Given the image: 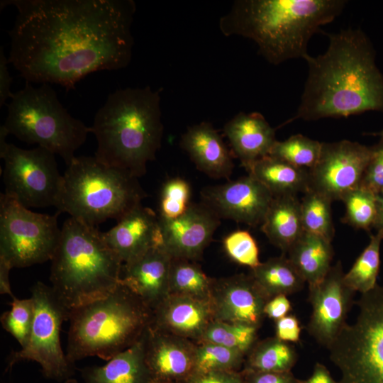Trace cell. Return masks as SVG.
Listing matches in <instances>:
<instances>
[{
  "instance_id": "6da1fadb",
  "label": "cell",
  "mask_w": 383,
  "mask_h": 383,
  "mask_svg": "<svg viewBox=\"0 0 383 383\" xmlns=\"http://www.w3.org/2000/svg\"><path fill=\"white\" fill-rule=\"evenodd\" d=\"M17 9L9 62L28 82L75 89L87 74L131 60L133 0H6Z\"/></svg>"
},
{
  "instance_id": "7a4b0ae2",
  "label": "cell",
  "mask_w": 383,
  "mask_h": 383,
  "mask_svg": "<svg viewBox=\"0 0 383 383\" xmlns=\"http://www.w3.org/2000/svg\"><path fill=\"white\" fill-rule=\"evenodd\" d=\"M326 35V52L304 59L308 76L296 113L289 121L383 112V74L370 38L361 29L351 28Z\"/></svg>"
},
{
  "instance_id": "3957f363",
  "label": "cell",
  "mask_w": 383,
  "mask_h": 383,
  "mask_svg": "<svg viewBox=\"0 0 383 383\" xmlns=\"http://www.w3.org/2000/svg\"><path fill=\"white\" fill-rule=\"evenodd\" d=\"M345 0H237L221 17L219 29L226 36L253 40L258 53L269 63L304 60L308 43L321 27L343 11Z\"/></svg>"
},
{
  "instance_id": "277c9868",
  "label": "cell",
  "mask_w": 383,
  "mask_h": 383,
  "mask_svg": "<svg viewBox=\"0 0 383 383\" xmlns=\"http://www.w3.org/2000/svg\"><path fill=\"white\" fill-rule=\"evenodd\" d=\"M163 129L159 91L149 86L117 89L108 96L90 126L97 141L94 156L138 178L155 159Z\"/></svg>"
},
{
  "instance_id": "5b68a950",
  "label": "cell",
  "mask_w": 383,
  "mask_h": 383,
  "mask_svg": "<svg viewBox=\"0 0 383 383\" xmlns=\"http://www.w3.org/2000/svg\"><path fill=\"white\" fill-rule=\"evenodd\" d=\"M122 266L102 232L70 217L51 259V287L70 313L111 293L120 284Z\"/></svg>"
},
{
  "instance_id": "8992f818",
  "label": "cell",
  "mask_w": 383,
  "mask_h": 383,
  "mask_svg": "<svg viewBox=\"0 0 383 383\" xmlns=\"http://www.w3.org/2000/svg\"><path fill=\"white\" fill-rule=\"evenodd\" d=\"M153 311L119 284L106 296L70 313L66 357L72 365L87 357L109 360L135 344L151 325Z\"/></svg>"
},
{
  "instance_id": "52a82bcc",
  "label": "cell",
  "mask_w": 383,
  "mask_h": 383,
  "mask_svg": "<svg viewBox=\"0 0 383 383\" xmlns=\"http://www.w3.org/2000/svg\"><path fill=\"white\" fill-rule=\"evenodd\" d=\"M62 176L57 211L95 227L118 221L146 196L137 177L95 156H76Z\"/></svg>"
},
{
  "instance_id": "ba28073f",
  "label": "cell",
  "mask_w": 383,
  "mask_h": 383,
  "mask_svg": "<svg viewBox=\"0 0 383 383\" xmlns=\"http://www.w3.org/2000/svg\"><path fill=\"white\" fill-rule=\"evenodd\" d=\"M3 124L9 134L28 144H37L60 155L69 165L85 142L90 127L72 116L49 84L25 87L13 93Z\"/></svg>"
},
{
  "instance_id": "9c48e42d",
  "label": "cell",
  "mask_w": 383,
  "mask_h": 383,
  "mask_svg": "<svg viewBox=\"0 0 383 383\" xmlns=\"http://www.w3.org/2000/svg\"><path fill=\"white\" fill-rule=\"evenodd\" d=\"M359 312L327 348L338 383H383V286L362 294Z\"/></svg>"
},
{
  "instance_id": "30bf717a",
  "label": "cell",
  "mask_w": 383,
  "mask_h": 383,
  "mask_svg": "<svg viewBox=\"0 0 383 383\" xmlns=\"http://www.w3.org/2000/svg\"><path fill=\"white\" fill-rule=\"evenodd\" d=\"M36 213L4 193L0 196V258L13 267L51 260L61 229L57 216Z\"/></svg>"
},
{
  "instance_id": "8fae6325",
  "label": "cell",
  "mask_w": 383,
  "mask_h": 383,
  "mask_svg": "<svg viewBox=\"0 0 383 383\" xmlns=\"http://www.w3.org/2000/svg\"><path fill=\"white\" fill-rule=\"evenodd\" d=\"M9 135L1 126L0 157L4 162V194L28 209L55 207L63 179L55 155L39 146L27 150L8 143Z\"/></svg>"
},
{
  "instance_id": "7c38bea8",
  "label": "cell",
  "mask_w": 383,
  "mask_h": 383,
  "mask_svg": "<svg viewBox=\"0 0 383 383\" xmlns=\"http://www.w3.org/2000/svg\"><path fill=\"white\" fill-rule=\"evenodd\" d=\"M34 301V318L26 345L9 356L8 368L22 360L38 362L43 374L50 379H69L72 367L64 353L60 343V330L70 311L55 296L51 287L36 282L31 288Z\"/></svg>"
},
{
  "instance_id": "4fadbf2b",
  "label": "cell",
  "mask_w": 383,
  "mask_h": 383,
  "mask_svg": "<svg viewBox=\"0 0 383 383\" xmlns=\"http://www.w3.org/2000/svg\"><path fill=\"white\" fill-rule=\"evenodd\" d=\"M371 155L372 146L357 142L322 143L319 158L309 170V189L341 201L360 186Z\"/></svg>"
},
{
  "instance_id": "5bb4252c",
  "label": "cell",
  "mask_w": 383,
  "mask_h": 383,
  "mask_svg": "<svg viewBox=\"0 0 383 383\" xmlns=\"http://www.w3.org/2000/svg\"><path fill=\"white\" fill-rule=\"evenodd\" d=\"M344 274L338 261L321 281L309 286L312 313L307 331L327 348L346 325L348 313L354 302L355 292L345 284Z\"/></svg>"
},
{
  "instance_id": "9a60e30c",
  "label": "cell",
  "mask_w": 383,
  "mask_h": 383,
  "mask_svg": "<svg viewBox=\"0 0 383 383\" xmlns=\"http://www.w3.org/2000/svg\"><path fill=\"white\" fill-rule=\"evenodd\" d=\"M272 193L250 174L201 192L202 202L220 218L251 226L261 225L273 199Z\"/></svg>"
},
{
  "instance_id": "2e32d148",
  "label": "cell",
  "mask_w": 383,
  "mask_h": 383,
  "mask_svg": "<svg viewBox=\"0 0 383 383\" xmlns=\"http://www.w3.org/2000/svg\"><path fill=\"white\" fill-rule=\"evenodd\" d=\"M269 300L251 275L213 279L210 304L216 321L260 328Z\"/></svg>"
},
{
  "instance_id": "e0dca14e",
  "label": "cell",
  "mask_w": 383,
  "mask_h": 383,
  "mask_svg": "<svg viewBox=\"0 0 383 383\" xmlns=\"http://www.w3.org/2000/svg\"><path fill=\"white\" fill-rule=\"evenodd\" d=\"M220 219L204 203H192L174 220L159 219L161 246L172 258L195 261L211 240Z\"/></svg>"
},
{
  "instance_id": "ac0fdd59",
  "label": "cell",
  "mask_w": 383,
  "mask_h": 383,
  "mask_svg": "<svg viewBox=\"0 0 383 383\" xmlns=\"http://www.w3.org/2000/svg\"><path fill=\"white\" fill-rule=\"evenodd\" d=\"M196 343L158 330L145 333V357L153 383H187L194 372Z\"/></svg>"
},
{
  "instance_id": "d6986e66",
  "label": "cell",
  "mask_w": 383,
  "mask_h": 383,
  "mask_svg": "<svg viewBox=\"0 0 383 383\" xmlns=\"http://www.w3.org/2000/svg\"><path fill=\"white\" fill-rule=\"evenodd\" d=\"M103 234L123 264L135 260L155 246H161L158 216L141 204L118 219L115 226Z\"/></svg>"
},
{
  "instance_id": "ffe728a7",
  "label": "cell",
  "mask_w": 383,
  "mask_h": 383,
  "mask_svg": "<svg viewBox=\"0 0 383 383\" xmlns=\"http://www.w3.org/2000/svg\"><path fill=\"white\" fill-rule=\"evenodd\" d=\"M172 257L160 245L135 260L123 264L120 283L152 311L169 295Z\"/></svg>"
},
{
  "instance_id": "44dd1931",
  "label": "cell",
  "mask_w": 383,
  "mask_h": 383,
  "mask_svg": "<svg viewBox=\"0 0 383 383\" xmlns=\"http://www.w3.org/2000/svg\"><path fill=\"white\" fill-rule=\"evenodd\" d=\"M213 321L210 301L170 294L153 310L151 326L196 343Z\"/></svg>"
},
{
  "instance_id": "7402d4cb",
  "label": "cell",
  "mask_w": 383,
  "mask_h": 383,
  "mask_svg": "<svg viewBox=\"0 0 383 383\" xmlns=\"http://www.w3.org/2000/svg\"><path fill=\"white\" fill-rule=\"evenodd\" d=\"M232 150L248 171L253 164L269 155L277 140L275 130L259 113L240 112L224 126Z\"/></svg>"
},
{
  "instance_id": "603a6c76",
  "label": "cell",
  "mask_w": 383,
  "mask_h": 383,
  "mask_svg": "<svg viewBox=\"0 0 383 383\" xmlns=\"http://www.w3.org/2000/svg\"><path fill=\"white\" fill-rule=\"evenodd\" d=\"M180 145L197 169L213 178H228L233 162L222 138L208 122L188 128Z\"/></svg>"
},
{
  "instance_id": "cb8c5ba5",
  "label": "cell",
  "mask_w": 383,
  "mask_h": 383,
  "mask_svg": "<svg viewBox=\"0 0 383 383\" xmlns=\"http://www.w3.org/2000/svg\"><path fill=\"white\" fill-rule=\"evenodd\" d=\"M145 333L135 344L105 365L82 370L84 383H153L145 362Z\"/></svg>"
},
{
  "instance_id": "d4e9b609",
  "label": "cell",
  "mask_w": 383,
  "mask_h": 383,
  "mask_svg": "<svg viewBox=\"0 0 383 383\" xmlns=\"http://www.w3.org/2000/svg\"><path fill=\"white\" fill-rule=\"evenodd\" d=\"M261 226L269 240L287 253L304 231L297 196H274Z\"/></svg>"
},
{
  "instance_id": "484cf974",
  "label": "cell",
  "mask_w": 383,
  "mask_h": 383,
  "mask_svg": "<svg viewBox=\"0 0 383 383\" xmlns=\"http://www.w3.org/2000/svg\"><path fill=\"white\" fill-rule=\"evenodd\" d=\"M287 253L309 286L325 277L332 266L334 255L331 242L306 231H304Z\"/></svg>"
},
{
  "instance_id": "4316f807",
  "label": "cell",
  "mask_w": 383,
  "mask_h": 383,
  "mask_svg": "<svg viewBox=\"0 0 383 383\" xmlns=\"http://www.w3.org/2000/svg\"><path fill=\"white\" fill-rule=\"evenodd\" d=\"M273 195H296L309 190V170L267 155L255 162L248 171Z\"/></svg>"
},
{
  "instance_id": "83f0119b",
  "label": "cell",
  "mask_w": 383,
  "mask_h": 383,
  "mask_svg": "<svg viewBox=\"0 0 383 383\" xmlns=\"http://www.w3.org/2000/svg\"><path fill=\"white\" fill-rule=\"evenodd\" d=\"M250 275L269 299L278 295L296 293L303 289L305 283L284 254L261 262L251 269Z\"/></svg>"
},
{
  "instance_id": "f1b7e54d",
  "label": "cell",
  "mask_w": 383,
  "mask_h": 383,
  "mask_svg": "<svg viewBox=\"0 0 383 383\" xmlns=\"http://www.w3.org/2000/svg\"><path fill=\"white\" fill-rule=\"evenodd\" d=\"M298 355L292 343L277 337L257 342L246 355L243 370L260 372H290Z\"/></svg>"
},
{
  "instance_id": "f546056e",
  "label": "cell",
  "mask_w": 383,
  "mask_h": 383,
  "mask_svg": "<svg viewBox=\"0 0 383 383\" xmlns=\"http://www.w3.org/2000/svg\"><path fill=\"white\" fill-rule=\"evenodd\" d=\"M213 281L195 261L172 258L169 295L210 301Z\"/></svg>"
},
{
  "instance_id": "4dcf8cb0",
  "label": "cell",
  "mask_w": 383,
  "mask_h": 383,
  "mask_svg": "<svg viewBox=\"0 0 383 383\" xmlns=\"http://www.w3.org/2000/svg\"><path fill=\"white\" fill-rule=\"evenodd\" d=\"M383 233L371 235L370 243L344 274L345 284L355 292L367 293L377 285L380 266V245Z\"/></svg>"
},
{
  "instance_id": "1f68e13d",
  "label": "cell",
  "mask_w": 383,
  "mask_h": 383,
  "mask_svg": "<svg viewBox=\"0 0 383 383\" xmlns=\"http://www.w3.org/2000/svg\"><path fill=\"white\" fill-rule=\"evenodd\" d=\"M331 202L324 195L313 190L304 193L301 201V220L304 231L332 241L335 229Z\"/></svg>"
},
{
  "instance_id": "d6a6232c",
  "label": "cell",
  "mask_w": 383,
  "mask_h": 383,
  "mask_svg": "<svg viewBox=\"0 0 383 383\" xmlns=\"http://www.w3.org/2000/svg\"><path fill=\"white\" fill-rule=\"evenodd\" d=\"M243 353L209 342H197L194 353V373L212 371H237L245 361Z\"/></svg>"
},
{
  "instance_id": "836d02e7",
  "label": "cell",
  "mask_w": 383,
  "mask_h": 383,
  "mask_svg": "<svg viewBox=\"0 0 383 383\" xmlns=\"http://www.w3.org/2000/svg\"><path fill=\"white\" fill-rule=\"evenodd\" d=\"M258 328L250 325L214 320L208 326L200 341L219 344L247 355L257 343Z\"/></svg>"
},
{
  "instance_id": "e575fe53",
  "label": "cell",
  "mask_w": 383,
  "mask_h": 383,
  "mask_svg": "<svg viewBox=\"0 0 383 383\" xmlns=\"http://www.w3.org/2000/svg\"><path fill=\"white\" fill-rule=\"evenodd\" d=\"M321 147L322 143L296 134L285 140H277L269 155L309 170L316 164Z\"/></svg>"
},
{
  "instance_id": "d590c367",
  "label": "cell",
  "mask_w": 383,
  "mask_h": 383,
  "mask_svg": "<svg viewBox=\"0 0 383 383\" xmlns=\"http://www.w3.org/2000/svg\"><path fill=\"white\" fill-rule=\"evenodd\" d=\"M341 201L345 208L344 223L367 231L374 228L377 215L375 193L360 186L348 192Z\"/></svg>"
},
{
  "instance_id": "8d00e7d4",
  "label": "cell",
  "mask_w": 383,
  "mask_h": 383,
  "mask_svg": "<svg viewBox=\"0 0 383 383\" xmlns=\"http://www.w3.org/2000/svg\"><path fill=\"white\" fill-rule=\"evenodd\" d=\"M189 184L181 177L167 179L162 185L159 201L158 218L174 220L184 214L192 204Z\"/></svg>"
},
{
  "instance_id": "74e56055",
  "label": "cell",
  "mask_w": 383,
  "mask_h": 383,
  "mask_svg": "<svg viewBox=\"0 0 383 383\" xmlns=\"http://www.w3.org/2000/svg\"><path fill=\"white\" fill-rule=\"evenodd\" d=\"M10 310L1 316L3 328L19 343L21 348L26 345L34 318V301L28 299L13 298Z\"/></svg>"
},
{
  "instance_id": "f35d334b",
  "label": "cell",
  "mask_w": 383,
  "mask_h": 383,
  "mask_svg": "<svg viewBox=\"0 0 383 383\" xmlns=\"http://www.w3.org/2000/svg\"><path fill=\"white\" fill-rule=\"evenodd\" d=\"M223 248L235 262L253 269L261 262L259 260V249L250 233L238 230L228 235L223 241Z\"/></svg>"
},
{
  "instance_id": "ab89813d",
  "label": "cell",
  "mask_w": 383,
  "mask_h": 383,
  "mask_svg": "<svg viewBox=\"0 0 383 383\" xmlns=\"http://www.w3.org/2000/svg\"><path fill=\"white\" fill-rule=\"evenodd\" d=\"M360 186L377 194L383 191V140L372 146V155Z\"/></svg>"
},
{
  "instance_id": "60d3db41",
  "label": "cell",
  "mask_w": 383,
  "mask_h": 383,
  "mask_svg": "<svg viewBox=\"0 0 383 383\" xmlns=\"http://www.w3.org/2000/svg\"><path fill=\"white\" fill-rule=\"evenodd\" d=\"M246 383H301L292 372H260L243 370Z\"/></svg>"
},
{
  "instance_id": "b9f144b4",
  "label": "cell",
  "mask_w": 383,
  "mask_h": 383,
  "mask_svg": "<svg viewBox=\"0 0 383 383\" xmlns=\"http://www.w3.org/2000/svg\"><path fill=\"white\" fill-rule=\"evenodd\" d=\"M301 329L299 319L294 314H288L275 321V337L284 342H299Z\"/></svg>"
},
{
  "instance_id": "7bdbcfd3",
  "label": "cell",
  "mask_w": 383,
  "mask_h": 383,
  "mask_svg": "<svg viewBox=\"0 0 383 383\" xmlns=\"http://www.w3.org/2000/svg\"><path fill=\"white\" fill-rule=\"evenodd\" d=\"M187 383H246V382L240 372L212 371L194 373Z\"/></svg>"
},
{
  "instance_id": "ee69618b",
  "label": "cell",
  "mask_w": 383,
  "mask_h": 383,
  "mask_svg": "<svg viewBox=\"0 0 383 383\" xmlns=\"http://www.w3.org/2000/svg\"><path fill=\"white\" fill-rule=\"evenodd\" d=\"M292 305L285 295H278L270 299L266 304L264 313L265 316L277 321L289 314Z\"/></svg>"
},
{
  "instance_id": "f6af8a7d",
  "label": "cell",
  "mask_w": 383,
  "mask_h": 383,
  "mask_svg": "<svg viewBox=\"0 0 383 383\" xmlns=\"http://www.w3.org/2000/svg\"><path fill=\"white\" fill-rule=\"evenodd\" d=\"M8 57H6L4 48H0V106L6 103L8 99H11L13 93L11 91L12 77L8 69Z\"/></svg>"
},
{
  "instance_id": "bcb514c9",
  "label": "cell",
  "mask_w": 383,
  "mask_h": 383,
  "mask_svg": "<svg viewBox=\"0 0 383 383\" xmlns=\"http://www.w3.org/2000/svg\"><path fill=\"white\" fill-rule=\"evenodd\" d=\"M301 383H338L335 382L327 369V367L319 362L316 363L313 372L309 378L306 380H301Z\"/></svg>"
},
{
  "instance_id": "7dc6e473",
  "label": "cell",
  "mask_w": 383,
  "mask_h": 383,
  "mask_svg": "<svg viewBox=\"0 0 383 383\" xmlns=\"http://www.w3.org/2000/svg\"><path fill=\"white\" fill-rule=\"evenodd\" d=\"M12 269L11 265L4 260L0 258V293L9 294L14 298L10 286L9 272Z\"/></svg>"
},
{
  "instance_id": "c3c4849f",
  "label": "cell",
  "mask_w": 383,
  "mask_h": 383,
  "mask_svg": "<svg viewBox=\"0 0 383 383\" xmlns=\"http://www.w3.org/2000/svg\"><path fill=\"white\" fill-rule=\"evenodd\" d=\"M377 215L374 228L383 233V191L376 194Z\"/></svg>"
},
{
  "instance_id": "681fc988",
  "label": "cell",
  "mask_w": 383,
  "mask_h": 383,
  "mask_svg": "<svg viewBox=\"0 0 383 383\" xmlns=\"http://www.w3.org/2000/svg\"><path fill=\"white\" fill-rule=\"evenodd\" d=\"M367 135H374V136H378V137H379L380 139L383 140V129L381 130L379 132L372 133H367Z\"/></svg>"
},
{
  "instance_id": "f907efd6",
  "label": "cell",
  "mask_w": 383,
  "mask_h": 383,
  "mask_svg": "<svg viewBox=\"0 0 383 383\" xmlns=\"http://www.w3.org/2000/svg\"><path fill=\"white\" fill-rule=\"evenodd\" d=\"M65 383H79V382L74 379L69 378L65 380Z\"/></svg>"
}]
</instances>
